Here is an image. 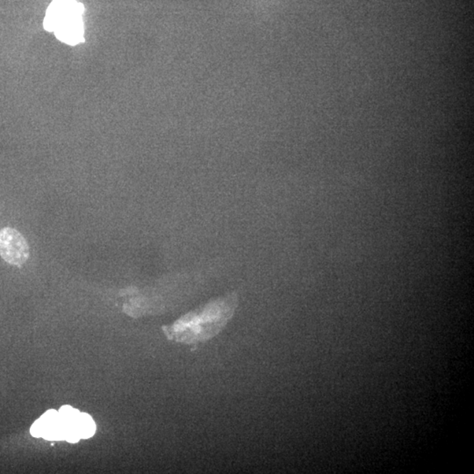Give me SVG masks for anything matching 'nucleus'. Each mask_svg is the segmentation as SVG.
Masks as SVG:
<instances>
[{
    "label": "nucleus",
    "mask_w": 474,
    "mask_h": 474,
    "mask_svg": "<svg viewBox=\"0 0 474 474\" xmlns=\"http://www.w3.org/2000/svg\"><path fill=\"white\" fill-rule=\"evenodd\" d=\"M76 427L80 439H91L96 432V424L90 414L80 413L79 419L77 420Z\"/></svg>",
    "instance_id": "20e7f679"
},
{
    "label": "nucleus",
    "mask_w": 474,
    "mask_h": 474,
    "mask_svg": "<svg viewBox=\"0 0 474 474\" xmlns=\"http://www.w3.org/2000/svg\"><path fill=\"white\" fill-rule=\"evenodd\" d=\"M31 435L35 438H42V424L40 419L36 420L31 427Z\"/></svg>",
    "instance_id": "39448f33"
},
{
    "label": "nucleus",
    "mask_w": 474,
    "mask_h": 474,
    "mask_svg": "<svg viewBox=\"0 0 474 474\" xmlns=\"http://www.w3.org/2000/svg\"><path fill=\"white\" fill-rule=\"evenodd\" d=\"M0 257L7 264L21 266L29 258L27 240L16 228H4L0 231Z\"/></svg>",
    "instance_id": "7ed1b4c3"
},
{
    "label": "nucleus",
    "mask_w": 474,
    "mask_h": 474,
    "mask_svg": "<svg viewBox=\"0 0 474 474\" xmlns=\"http://www.w3.org/2000/svg\"><path fill=\"white\" fill-rule=\"evenodd\" d=\"M84 6L76 0H53L47 10L44 28L62 42L76 45L84 40Z\"/></svg>",
    "instance_id": "f03ea898"
},
{
    "label": "nucleus",
    "mask_w": 474,
    "mask_h": 474,
    "mask_svg": "<svg viewBox=\"0 0 474 474\" xmlns=\"http://www.w3.org/2000/svg\"><path fill=\"white\" fill-rule=\"evenodd\" d=\"M238 306L236 292L212 299L199 309L190 311L172 325L162 327L169 340L187 344L206 342L226 327Z\"/></svg>",
    "instance_id": "f257e3e1"
}]
</instances>
